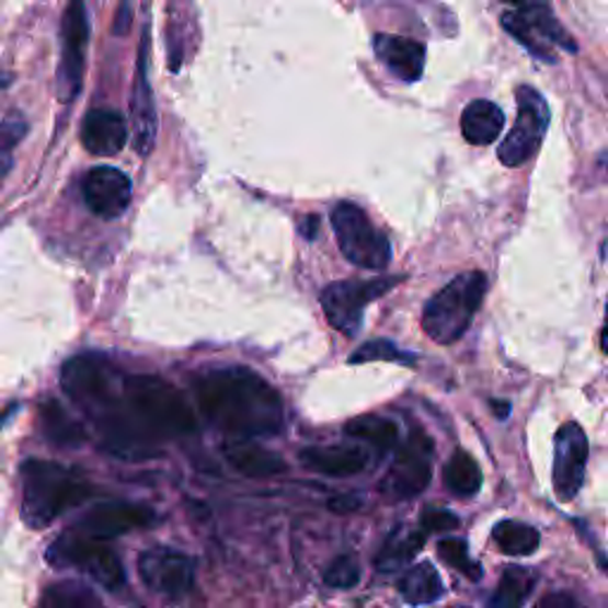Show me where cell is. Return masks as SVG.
<instances>
[{"instance_id":"9","label":"cell","mask_w":608,"mask_h":608,"mask_svg":"<svg viewBox=\"0 0 608 608\" xmlns=\"http://www.w3.org/2000/svg\"><path fill=\"white\" fill-rule=\"evenodd\" d=\"M402 276L398 278H374V280H337L323 288L321 307L329 323L345 333L347 337H355L364 326V309L369 307L378 297L390 292Z\"/></svg>"},{"instance_id":"14","label":"cell","mask_w":608,"mask_h":608,"mask_svg":"<svg viewBox=\"0 0 608 608\" xmlns=\"http://www.w3.org/2000/svg\"><path fill=\"white\" fill-rule=\"evenodd\" d=\"M158 523V516L150 506L144 504H126V502H107V504H97L95 508L83 516L74 530L93 537V540H115V537H122L126 532H134L140 528H150Z\"/></svg>"},{"instance_id":"34","label":"cell","mask_w":608,"mask_h":608,"mask_svg":"<svg viewBox=\"0 0 608 608\" xmlns=\"http://www.w3.org/2000/svg\"><path fill=\"white\" fill-rule=\"evenodd\" d=\"M26 131H30V124H26L24 115H20V112H10V115L3 119V136H0V140H3L5 174L10 169V150L20 144V140L26 136Z\"/></svg>"},{"instance_id":"29","label":"cell","mask_w":608,"mask_h":608,"mask_svg":"<svg viewBox=\"0 0 608 608\" xmlns=\"http://www.w3.org/2000/svg\"><path fill=\"white\" fill-rule=\"evenodd\" d=\"M492 540L508 557H530L540 547V532L528 523L502 520L492 530Z\"/></svg>"},{"instance_id":"24","label":"cell","mask_w":608,"mask_h":608,"mask_svg":"<svg viewBox=\"0 0 608 608\" xmlns=\"http://www.w3.org/2000/svg\"><path fill=\"white\" fill-rule=\"evenodd\" d=\"M400 594L409 606H428L440 601L445 597V585L440 573L435 571V565L423 561L409 569L400 577Z\"/></svg>"},{"instance_id":"31","label":"cell","mask_w":608,"mask_h":608,"mask_svg":"<svg viewBox=\"0 0 608 608\" xmlns=\"http://www.w3.org/2000/svg\"><path fill=\"white\" fill-rule=\"evenodd\" d=\"M437 557H440L449 565V569L459 571L461 575L473 580V583H478V580L483 577V569H480V563H475L469 557V544L459 540V537H447V540L437 544Z\"/></svg>"},{"instance_id":"42","label":"cell","mask_w":608,"mask_h":608,"mask_svg":"<svg viewBox=\"0 0 608 608\" xmlns=\"http://www.w3.org/2000/svg\"><path fill=\"white\" fill-rule=\"evenodd\" d=\"M601 349L608 355V323H606L604 331H601Z\"/></svg>"},{"instance_id":"22","label":"cell","mask_w":608,"mask_h":608,"mask_svg":"<svg viewBox=\"0 0 608 608\" xmlns=\"http://www.w3.org/2000/svg\"><path fill=\"white\" fill-rule=\"evenodd\" d=\"M41 433L46 440L60 449H74L87 443V431L67 412L58 400H44L38 406Z\"/></svg>"},{"instance_id":"37","label":"cell","mask_w":608,"mask_h":608,"mask_svg":"<svg viewBox=\"0 0 608 608\" xmlns=\"http://www.w3.org/2000/svg\"><path fill=\"white\" fill-rule=\"evenodd\" d=\"M131 26H134V10H131L129 3H126V0H122L115 24H112V32H115L117 36H126V34H129Z\"/></svg>"},{"instance_id":"1","label":"cell","mask_w":608,"mask_h":608,"mask_svg":"<svg viewBox=\"0 0 608 608\" xmlns=\"http://www.w3.org/2000/svg\"><path fill=\"white\" fill-rule=\"evenodd\" d=\"M193 398L211 426L233 440L276 435L286 423L280 394L245 366L200 374L193 383Z\"/></svg>"},{"instance_id":"5","label":"cell","mask_w":608,"mask_h":608,"mask_svg":"<svg viewBox=\"0 0 608 608\" xmlns=\"http://www.w3.org/2000/svg\"><path fill=\"white\" fill-rule=\"evenodd\" d=\"M124 378L105 357L79 355L62 366L60 383L67 398L101 426L122 400Z\"/></svg>"},{"instance_id":"10","label":"cell","mask_w":608,"mask_h":608,"mask_svg":"<svg viewBox=\"0 0 608 608\" xmlns=\"http://www.w3.org/2000/svg\"><path fill=\"white\" fill-rule=\"evenodd\" d=\"M516 103H518L516 124L514 129L506 134L497 150L500 160L506 167H520L530 158H535L537 150L542 146L544 134L549 129V119H551L544 95L537 93L532 87H518Z\"/></svg>"},{"instance_id":"32","label":"cell","mask_w":608,"mask_h":608,"mask_svg":"<svg viewBox=\"0 0 608 608\" xmlns=\"http://www.w3.org/2000/svg\"><path fill=\"white\" fill-rule=\"evenodd\" d=\"M369 362H392V364L414 366L416 357L412 352H404L398 345H392L390 341H371L362 345L355 355L349 357V364H369Z\"/></svg>"},{"instance_id":"33","label":"cell","mask_w":608,"mask_h":608,"mask_svg":"<svg viewBox=\"0 0 608 608\" xmlns=\"http://www.w3.org/2000/svg\"><path fill=\"white\" fill-rule=\"evenodd\" d=\"M359 577H362V569L357 559L343 554L329 565L326 573H323V583L335 589H349L359 583Z\"/></svg>"},{"instance_id":"18","label":"cell","mask_w":608,"mask_h":608,"mask_svg":"<svg viewBox=\"0 0 608 608\" xmlns=\"http://www.w3.org/2000/svg\"><path fill=\"white\" fill-rule=\"evenodd\" d=\"M374 48H376V58L383 62L398 79L406 83H416L423 77V67H426V46H423L421 41L406 38V36H392V34H376Z\"/></svg>"},{"instance_id":"28","label":"cell","mask_w":608,"mask_h":608,"mask_svg":"<svg viewBox=\"0 0 608 608\" xmlns=\"http://www.w3.org/2000/svg\"><path fill=\"white\" fill-rule=\"evenodd\" d=\"M443 480L445 487L457 497H473L483 487V473H480L478 461L463 449H457L449 457L443 469Z\"/></svg>"},{"instance_id":"41","label":"cell","mask_w":608,"mask_h":608,"mask_svg":"<svg viewBox=\"0 0 608 608\" xmlns=\"http://www.w3.org/2000/svg\"><path fill=\"white\" fill-rule=\"evenodd\" d=\"M492 409H494V412H497V416H500V418L504 421V418L508 416V409H512V406H508V402H500V400H492Z\"/></svg>"},{"instance_id":"13","label":"cell","mask_w":608,"mask_h":608,"mask_svg":"<svg viewBox=\"0 0 608 608\" xmlns=\"http://www.w3.org/2000/svg\"><path fill=\"white\" fill-rule=\"evenodd\" d=\"M587 457L589 443L585 431L573 421L563 423L554 437V471H551L559 502H573L583 487Z\"/></svg>"},{"instance_id":"6","label":"cell","mask_w":608,"mask_h":608,"mask_svg":"<svg viewBox=\"0 0 608 608\" xmlns=\"http://www.w3.org/2000/svg\"><path fill=\"white\" fill-rule=\"evenodd\" d=\"M46 559L55 569H74L112 592L122 589L126 583L124 565L117 551L107 542L93 540V537H87L77 530L62 532L48 547Z\"/></svg>"},{"instance_id":"8","label":"cell","mask_w":608,"mask_h":608,"mask_svg":"<svg viewBox=\"0 0 608 608\" xmlns=\"http://www.w3.org/2000/svg\"><path fill=\"white\" fill-rule=\"evenodd\" d=\"M433 440L421 428H414L412 435L400 445L388 473L378 485V492L388 502H406L414 500L431 485L433 478Z\"/></svg>"},{"instance_id":"16","label":"cell","mask_w":608,"mask_h":608,"mask_svg":"<svg viewBox=\"0 0 608 608\" xmlns=\"http://www.w3.org/2000/svg\"><path fill=\"white\" fill-rule=\"evenodd\" d=\"M83 203L101 219H119L131 203V179L115 167H95L81 183Z\"/></svg>"},{"instance_id":"11","label":"cell","mask_w":608,"mask_h":608,"mask_svg":"<svg viewBox=\"0 0 608 608\" xmlns=\"http://www.w3.org/2000/svg\"><path fill=\"white\" fill-rule=\"evenodd\" d=\"M144 585L169 601L186 599L195 583V561L172 547H152L138 557Z\"/></svg>"},{"instance_id":"38","label":"cell","mask_w":608,"mask_h":608,"mask_svg":"<svg viewBox=\"0 0 608 608\" xmlns=\"http://www.w3.org/2000/svg\"><path fill=\"white\" fill-rule=\"evenodd\" d=\"M537 608H583V606H580L577 599L571 597V594L551 592L540 604H537Z\"/></svg>"},{"instance_id":"25","label":"cell","mask_w":608,"mask_h":608,"mask_svg":"<svg viewBox=\"0 0 608 608\" xmlns=\"http://www.w3.org/2000/svg\"><path fill=\"white\" fill-rule=\"evenodd\" d=\"M345 433L352 437V440L369 445L380 457L388 455L390 449L400 445V426L383 416L352 418L345 426Z\"/></svg>"},{"instance_id":"19","label":"cell","mask_w":608,"mask_h":608,"mask_svg":"<svg viewBox=\"0 0 608 608\" xmlns=\"http://www.w3.org/2000/svg\"><path fill=\"white\" fill-rule=\"evenodd\" d=\"M300 463L305 469L331 475V478H347L357 475L369 469V451L364 447L349 445H326V447H305L300 449Z\"/></svg>"},{"instance_id":"26","label":"cell","mask_w":608,"mask_h":608,"mask_svg":"<svg viewBox=\"0 0 608 608\" xmlns=\"http://www.w3.org/2000/svg\"><path fill=\"white\" fill-rule=\"evenodd\" d=\"M103 601L95 589L81 580H60L41 594L36 608H101Z\"/></svg>"},{"instance_id":"20","label":"cell","mask_w":608,"mask_h":608,"mask_svg":"<svg viewBox=\"0 0 608 608\" xmlns=\"http://www.w3.org/2000/svg\"><path fill=\"white\" fill-rule=\"evenodd\" d=\"M223 457L231 463V469L248 478H268L288 471V463L280 459V455L252 440H231L223 445Z\"/></svg>"},{"instance_id":"3","label":"cell","mask_w":608,"mask_h":608,"mask_svg":"<svg viewBox=\"0 0 608 608\" xmlns=\"http://www.w3.org/2000/svg\"><path fill=\"white\" fill-rule=\"evenodd\" d=\"M20 514L26 526L44 530L69 508H77L91 497V483L79 471L58 461L26 459L20 466Z\"/></svg>"},{"instance_id":"39","label":"cell","mask_w":608,"mask_h":608,"mask_svg":"<svg viewBox=\"0 0 608 608\" xmlns=\"http://www.w3.org/2000/svg\"><path fill=\"white\" fill-rule=\"evenodd\" d=\"M302 233H305V238L307 240H314L317 238V233H319V217H307L305 221H302Z\"/></svg>"},{"instance_id":"21","label":"cell","mask_w":608,"mask_h":608,"mask_svg":"<svg viewBox=\"0 0 608 608\" xmlns=\"http://www.w3.org/2000/svg\"><path fill=\"white\" fill-rule=\"evenodd\" d=\"M426 537H428V532L423 528L394 526L392 532L386 537V542L378 549L376 569L383 573H394V571L406 569V565L416 559L423 544H426Z\"/></svg>"},{"instance_id":"12","label":"cell","mask_w":608,"mask_h":608,"mask_svg":"<svg viewBox=\"0 0 608 608\" xmlns=\"http://www.w3.org/2000/svg\"><path fill=\"white\" fill-rule=\"evenodd\" d=\"M89 36L91 30L87 3L83 0H69L62 18V53L58 69V91L65 103H72L81 93Z\"/></svg>"},{"instance_id":"43","label":"cell","mask_w":608,"mask_h":608,"mask_svg":"<svg viewBox=\"0 0 608 608\" xmlns=\"http://www.w3.org/2000/svg\"><path fill=\"white\" fill-rule=\"evenodd\" d=\"M606 321H608V305H606Z\"/></svg>"},{"instance_id":"36","label":"cell","mask_w":608,"mask_h":608,"mask_svg":"<svg viewBox=\"0 0 608 608\" xmlns=\"http://www.w3.org/2000/svg\"><path fill=\"white\" fill-rule=\"evenodd\" d=\"M362 504H364V500L357 492H347V494H337V497H333L329 502V508L335 514H349V512H357Z\"/></svg>"},{"instance_id":"30","label":"cell","mask_w":608,"mask_h":608,"mask_svg":"<svg viewBox=\"0 0 608 608\" xmlns=\"http://www.w3.org/2000/svg\"><path fill=\"white\" fill-rule=\"evenodd\" d=\"M502 26H504L508 36H514L518 44L532 55V58L542 60V62H549V65L557 62V53L551 50L549 41H544L540 34L532 30V26H528L526 22H523L516 15V12H512V10L504 12V15H502Z\"/></svg>"},{"instance_id":"40","label":"cell","mask_w":608,"mask_h":608,"mask_svg":"<svg viewBox=\"0 0 608 608\" xmlns=\"http://www.w3.org/2000/svg\"><path fill=\"white\" fill-rule=\"evenodd\" d=\"M504 3L512 5L514 10H526V8H532V5L549 3V0H504Z\"/></svg>"},{"instance_id":"35","label":"cell","mask_w":608,"mask_h":608,"mask_svg":"<svg viewBox=\"0 0 608 608\" xmlns=\"http://www.w3.org/2000/svg\"><path fill=\"white\" fill-rule=\"evenodd\" d=\"M421 528L426 530V532H449V530H457L459 528V516L451 514L449 508L428 506L426 512H423Z\"/></svg>"},{"instance_id":"23","label":"cell","mask_w":608,"mask_h":608,"mask_svg":"<svg viewBox=\"0 0 608 608\" xmlns=\"http://www.w3.org/2000/svg\"><path fill=\"white\" fill-rule=\"evenodd\" d=\"M504 110L492 101H473L461 115V134L471 146H490L504 131Z\"/></svg>"},{"instance_id":"4","label":"cell","mask_w":608,"mask_h":608,"mask_svg":"<svg viewBox=\"0 0 608 608\" xmlns=\"http://www.w3.org/2000/svg\"><path fill=\"white\" fill-rule=\"evenodd\" d=\"M487 292V276L483 272L461 274L437 290L423 307L421 326L433 343L451 345L469 331L473 317Z\"/></svg>"},{"instance_id":"27","label":"cell","mask_w":608,"mask_h":608,"mask_svg":"<svg viewBox=\"0 0 608 608\" xmlns=\"http://www.w3.org/2000/svg\"><path fill=\"white\" fill-rule=\"evenodd\" d=\"M537 585V575L530 569H523V565H508L504 569L500 585L494 589L490 608H523V604L528 601Z\"/></svg>"},{"instance_id":"2","label":"cell","mask_w":608,"mask_h":608,"mask_svg":"<svg viewBox=\"0 0 608 608\" xmlns=\"http://www.w3.org/2000/svg\"><path fill=\"white\" fill-rule=\"evenodd\" d=\"M124 409L138 433L154 447L162 440L186 437L197 431V418L186 394L160 376H126Z\"/></svg>"},{"instance_id":"15","label":"cell","mask_w":608,"mask_h":608,"mask_svg":"<svg viewBox=\"0 0 608 608\" xmlns=\"http://www.w3.org/2000/svg\"><path fill=\"white\" fill-rule=\"evenodd\" d=\"M148 48H150V22H146L144 38L138 50V72L131 89V119H134V148L140 158H148L158 140V107H154L152 87L148 81Z\"/></svg>"},{"instance_id":"7","label":"cell","mask_w":608,"mask_h":608,"mask_svg":"<svg viewBox=\"0 0 608 608\" xmlns=\"http://www.w3.org/2000/svg\"><path fill=\"white\" fill-rule=\"evenodd\" d=\"M331 226L341 252L359 268L383 272L392 262V245L386 233L376 229L366 211L352 203H337L331 211Z\"/></svg>"},{"instance_id":"17","label":"cell","mask_w":608,"mask_h":608,"mask_svg":"<svg viewBox=\"0 0 608 608\" xmlns=\"http://www.w3.org/2000/svg\"><path fill=\"white\" fill-rule=\"evenodd\" d=\"M129 140V126L117 110H91L81 124V144L95 158H115Z\"/></svg>"}]
</instances>
